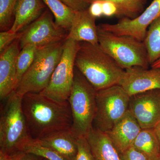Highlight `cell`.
<instances>
[{
    "label": "cell",
    "mask_w": 160,
    "mask_h": 160,
    "mask_svg": "<svg viewBox=\"0 0 160 160\" xmlns=\"http://www.w3.org/2000/svg\"><path fill=\"white\" fill-rule=\"evenodd\" d=\"M42 1L53 15L56 25L69 32L77 11H74L61 0Z\"/></svg>",
    "instance_id": "obj_20"
},
{
    "label": "cell",
    "mask_w": 160,
    "mask_h": 160,
    "mask_svg": "<svg viewBox=\"0 0 160 160\" xmlns=\"http://www.w3.org/2000/svg\"><path fill=\"white\" fill-rule=\"evenodd\" d=\"M75 66L97 91L118 85L124 70L99 44L80 42Z\"/></svg>",
    "instance_id": "obj_2"
},
{
    "label": "cell",
    "mask_w": 160,
    "mask_h": 160,
    "mask_svg": "<svg viewBox=\"0 0 160 160\" xmlns=\"http://www.w3.org/2000/svg\"><path fill=\"white\" fill-rule=\"evenodd\" d=\"M22 97L13 91L1 108L0 151L8 155L22 151L33 139L23 111Z\"/></svg>",
    "instance_id": "obj_3"
},
{
    "label": "cell",
    "mask_w": 160,
    "mask_h": 160,
    "mask_svg": "<svg viewBox=\"0 0 160 160\" xmlns=\"http://www.w3.org/2000/svg\"><path fill=\"white\" fill-rule=\"evenodd\" d=\"M151 68H160V59L151 65Z\"/></svg>",
    "instance_id": "obj_35"
},
{
    "label": "cell",
    "mask_w": 160,
    "mask_h": 160,
    "mask_svg": "<svg viewBox=\"0 0 160 160\" xmlns=\"http://www.w3.org/2000/svg\"><path fill=\"white\" fill-rule=\"evenodd\" d=\"M18 0H0V29L7 31L14 21V11Z\"/></svg>",
    "instance_id": "obj_24"
},
{
    "label": "cell",
    "mask_w": 160,
    "mask_h": 160,
    "mask_svg": "<svg viewBox=\"0 0 160 160\" xmlns=\"http://www.w3.org/2000/svg\"><path fill=\"white\" fill-rule=\"evenodd\" d=\"M45 160H47L45 159Z\"/></svg>",
    "instance_id": "obj_37"
},
{
    "label": "cell",
    "mask_w": 160,
    "mask_h": 160,
    "mask_svg": "<svg viewBox=\"0 0 160 160\" xmlns=\"http://www.w3.org/2000/svg\"><path fill=\"white\" fill-rule=\"evenodd\" d=\"M102 6L103 16L110 17L113 16H118V10L114 3L108 1L102 2Z\"/></svg>",
    "instance_id": "obj_31"
},
{
    "label": "cell",
    "mask_w": 160,
    "mask_h": 160,
    "mask_svg": "<svg viewBox=\"0 0 160 160\" xmlns=\"http://www.w3.org/2000/svg\"><path fill=\"white\" fill-rule=\"evenodd\" d=\"M120 154L121 160H149L146 155L133 146Z\"/></svg>",
    "instance_id": "obj_28"
},
{
    "label": "cell",
    "mask_w": 160,
    "mask_h": 160,
    "mask_svg": "<svg viewBox=\"0 0 160 160\" xmlns=\"http://www.w3.org/2000/svg\"><path fill=\"white\" fill-rule=\"evenodd\" d=\"M89 4L97 1H108L114 3L118 10V16L134 19L145 9L146 0H85Z\"/></svg>",
    "instance_id": "obj_22"
},
{
    "label": "cell",
    "mask_w": 160,
    "mask_h": 160,
    "mask_svg": "<svg viewBox=\"0 0 160 160\" xmlns=\"http://www.w3.org/2000/svg\"><path fill=\"white\" fill-rule=\"evenodd\" d=\"M155 160H160V157L159 158Z\"/></svg>",
    "instance_id": "obj_36"
},
{
    "label": "cell",
    "mask_w": 160,
    "mask_h": 160,
    "mask_svg": "<svg viewBox=\"0 0 160 160\" xmlns=\"http://www.w3.org/2000/svg\"><path fill=\"white\" fill-rule=\"evenodd\" d=\"M129 96L145 92L160 89V68L146 69L133 66L125 69L118 84Z\"/></svg>",
    "instance_id": "obj_12"
},
{
    "label": "cell",
    "mask_w": 160,
    "mask_h": 160,
    "mask_svg": "<svg viewBox=\"0 0 160 160\" xmlns=\"http://www.w3.org/2000/svg\"><path fill=\"white\" fill-rule=\"evenodd\" d=\"M22 151L38 156L47 160H66L53 149L40 145L34 139L27 144Z\"/></svg>",
    "instance_id": "obj_25"
},
{
    "label": "cell",
    "mask_w": 160,
    "mask_h": 160,
    "mask_svg": "<svg viewBox=\"0 0 160 160\" xmlns=\"http://www.w3.org/2000/svg\"><path fill=\"white\" fill-rule=\"evenodd\" d=\"M142 129L129 110L112 129L106 133L121 154L132 146Z\"/></svg>",
    "instance_id": "obj_14"
},
{
    "label": "cell",
    "mask_w": 160,
    "mask_h": 160,
    "mask_svg": "<svg viewBox=\"0 0 160 160\" xmlns=\"http://www.w3.org/2000/svg\"><path fill=\"white\" fill-rule=\"evenodd\" d=\"M0 160H8V155L0 151Z\"/></svg>",
    "instance_id": "obj_34"
},
{
    "label": "cell",
    "mask_w": 160,
    "mask_h": 160,
    "mask_svg": "<svg viewBox=\"0 0 160 160\" xmlns=\"http://www.w3.org/2000/svg\"><path fill=\"white\" fill-rule=\"evenodd\" d=\"M160 17V0H153L139 16L134 19L122 18L114 24H101L104 30L119 35L131 36L143 42L147 29Z\"/></svg>",
    "instance_id": "obj_10"
},
{
    "label": "cell",
    "mask_w": 160,
    "mask_h": 160,
    "mask_svg": "<svg viewBox=\"0 0 160 160\" xmlns=\"http://www.w3.org/2000/svg\"><path fill=\"white\" fill-rule=\"evenodd\" d=\"M94 160H121L120 154L106 132L92 127L86 137Z\"/></svg>",
    "instance_id": "obj_18"
},
{
    "label": "cell",
    "mask_w": 160,
    "mask_h": 160,
    "mask_svg": "<svg viewBox=\"0 0 160 160\" xmlns=\"http://www.w3.org/2000/svg\"><path fill=\"white\" fill-rule=\"evenodd\" d=\"M46 6L42 0H18L14 21L9 30L19 32L37 19L45 11Z\"/></svg>",
    "instance_id": "obj_17"
},
{
    "label": "cell",
    "mask_w": 160,
    "mask_h": 160,
    "mask_svg": "<svg viewBox=\"0 0 160 160\" xmlns=\"http://www.w3.org/2000/svg\"><path fill=\"white\" fill-rule=\"evenodd\" d=\"M8 160H45V159L38 156L26 152L18 151L8 155Z\"/></svg>",
    "instance_id": "obj_29"
},
{
    "label": "cell",
    "mask_w": 160,
    "mask_h": 160,
    "mask_svg": "<svg viewBox=\"0 0 160 160\" xmlns=\"http://www.w3.org/2000/svg\"><path fill=\"white\" fill-rule=\"evenodd\" d=\"M132 146L146 155L149 160L160 157V146L154 129H142Z\"/></svg>",
    "instance_id": "obj_19"
},
{
    "label": "cell",
    "mask_w": 160,
    "mask_h": 160,
    "mask_svg": "<svg viewBox=\"0 0 160 160\" xmlns=\"http://www.w3.org/2000/svg\"><path fill=\"white\" fill-rule=\"evenodd\" d=\"M88 10L91 15L96 18H100L103 16L102 6V2L97 1L90 4Z\"/></svg>",
    "instance_id": "obj_32"
},
{
    "label": "cell",
    "mask_w": 160,
    "mask_h": 160,
    "mask_svg": "<svg viewBox=\"0 0 160 160\" xmlns=\"http://www.w3.org/2000/svg\"><path fill=\"white\" fill-rule=\"evenodd\" d=\"M35 140L40 145L57 152L66 160H74L77 153V138L71 128L55 132Z\"/></svg>",
    "instance_id": "obj_15"
},
{
    "label": "cell",
    "mask_w": 160,
    "mask_h": 160,
    "mask_svg": "<svg viewBox=\"0 0 160 160\" xmlns=\"http://www.w3.org/2000/svg\"><path fill=\"white\" fill-rule=\"evenodd\" d=\"M96 18L88 9L77 11L66 38L78 42L98 43Z\"/></svg>",
    "instance_id": "obj_16"
},
{
    "label": "cell",
    "mask_w": 160,
    "mask_h": 160,
    "mask_svg": "<svg viewBox=\"0 0 160 160\" xmlns=\"http://www.w3.org/2000/svg\"><path fill=\"white\" fill-rule=\"evenodd\" d=\"M20 38L12 42L0 53V98L2 101L9 97L16 87L17 60L21 49Z\"/></svg>",
    "instance_id": "obj_13"
},
{
    "label": "cell",
    "mask_w": 160,
    "mask_h": 160,
    "mask_svg": "<svg viewBox=\"0 0 160 160\" xmlns=\"http://www.w3.org/2000/svg\"><path fill=\"white\" fill-rule=\"evenodd\" d=\"M68 32L60 28L53 21L50 12L46 9L37 19L22 32L21 49L31 45L42 48L66 41Z\"/></svg>",
    "instance_id": "obj_9"
},
{
    "label": "cell",
    "mask_w": 160,
    "mask_h": 160,
    "mask_svg": "<svg viewBox=\"0 0 160 160\" xmlns=\"http://www.w3.org/2000/svg\"><path fill=\"white\" fill-rule=\"evenodd\" d=\"M37 49L36 46L28 45L24 46L20 50L17 60V83L16 88L18 85L23 75L32 64Z\"/></svg>",
    "instance_id": "obj_23"
},
{
    "label": "cell",
    "mask_w": 160,
    "mask_h": 160,
    "mask_svg": "<svg viewBox=\"0 0 160 160\" xmlns=\"http://www.w3.org/2000/svg\"><path fill=\"white\" fill-rule=\"evenodd\" d=\"M77 153L73 160H94L88 140L85 137L77 138Z\"/></svg>",
    "instance_id": "obj_26"
},
{
    "label": "cell",
    "mask_w": 160,
    "mask_h": 160,
    "mask_svg": "<svg viewBox=\"0 0 160 160\" xmlns=\"http://www.w3.org/2000/svg\"><path fill=\"white\" fill-rule=\"evenodd\" d=\"M65 42L38 48L32 64L15 89L16 93L23 96L46 89L61 59Z\"/></svg>",
    "instance_id": "obj_6"
},
{
    "label": "cell",
    "mask_w": 160,
    "mask_h": 160,
    "mask_svg": "<svg viewBox=\"0 0 160 160\" xmlns=\"http://www.w3.org/2000/svg\"><path fill=\"white\" fill-rule=\"evenodd\" d=\"M153 129H154L155 133L158 138L160 146V122Z\"/></svg>",
    "instance_id": "obj_33"
},
{
    "label": "cell",
    "mask_w": 160,
    "mask_h": 160,
    "mask_svg": "<svg viewBox=\"0 0 160 160\" xmlns=\"http://www.w3.org/2000/svg\"><path fill=\"white\" fill-rule=\"evenodd\" d=\"M22 35V32H12L9 30L1 31L0 32V52H2L16 40L19 39Z\"/></svg>",
    "instance_id": "obj_27"
},
{
    "label": "cell",
    "mask_w": 160,
    "mask_h": 160,
    "mask_svg": "<svg viewBox=\"0 0 160 160\" xmlns=\"http://www.w3.org/2000/svg\"><path fill=\"white\" fill-rule=\"evenodd\" d=\"M129 110L142 129H153L160 122V89L132 96Z\"/></svg>",
    "instance_id": "obj_11"
},
{
    "label": "cell",
    "mask_w": 160,
    "mask_h": 160,
    "mask_svg": "<svg viewBox=\"0 0 160 160\" xmlns=\"http://www.w3.org/2000/svg\"><path fill=\"white\" fill-rule=\"evenodd\" d=\"M130 97L119 85L97 91L96 111L92 127L109 132L129 111Z\"/></svg>",
    "instance_id": "obj_7"
},
{
    "label": "cell",
    "mask_w": 160,
    "mask_h": 160,
    "mask_svg": "<svg viewBox=\"0 0 160 160\" xmlns=\"http://www.w3.org/2000/svg\"><path fill=\"white\" fill-rule=\"evenodd\" d=\"M143 42L147 49L151 66L160 59V17L149 26Z\"/></svg>",
    "instance_id": "obj_21"
},
{
    "label": "cell",
    "mask_w": 160,
    "mask_h": 160,
    "mask_svg": "<svg viewBox=\"0 0 160 160\" xmlns=\"http://www.w3.org/2000/svg\"><path fill=\"white\" fill-rule=\"evenodd\" d=\"M75 11H81L89 8L90 4L85 0H61Z\"/></svg>",
    "instance_id": "obj_30"
},
{
    "label": "cell",
    "mask_w": 160,
    "mask_h": 160,
    "mask_svg": "<svg viewBox=\"0 0 160 160\" xmlns=\"http://www.w3.org/2000/svg\"><path fill=\"white\" fill-rule=\"evenodd\" d=\"M97 91L75 66L73 84L68 101L72 116V131L77 138L86 137L92 128L96 111Z\"/></svg>",
    "instance_id": "obj_4"
},
{
    "label": "cell",
    "mask_w": 160,
    "mask_h": 160,
    "mask_svg": "<svg viewBox=\"0 0 160 160\" xmlns=\"http://www.w3.org/2000/svg\"><path fill=\"white\" fill-rule=\"evenodd\" d=\"M22 107L33 139L71 128L72 116L68 101L58 102L40 92H29L23 96Z\"/></svg>",
    "instance_id": "obj_1"
},
{
    "label": "cell",
    "mask_w": 160,
    "mask_h": 160,
    "mask_svg": "<svg viewBox=\"0 0 160 160\" xmlns=\"http://www.w3.org/2000/svg\"><path fill=\"white\" fill-rule=\"evenodd\" d=\"M79 46V42L66 39L59 62L49 85L40 92L41 94L58 102L68 101L74 78L76 56Z\"/></svg>",
    "instance_id": "obj_8"
},
{
    "label": "cell",
    "mask_w": 160,
    "mask_h": 160,
    "mask_svg": "<svg viewBox=\"0 0 160 160\" xmlns=\"http://www.w3.org/2000/svg\"><path fill=\"white\" fill-rule=\"evenodd\" d=\"M98 44L124 70L133 66L148 69V52L142 41L131 36L119 35L98 26Z\"/></svg>",
    "instance_id": "obj_5"
}]
</instances>
